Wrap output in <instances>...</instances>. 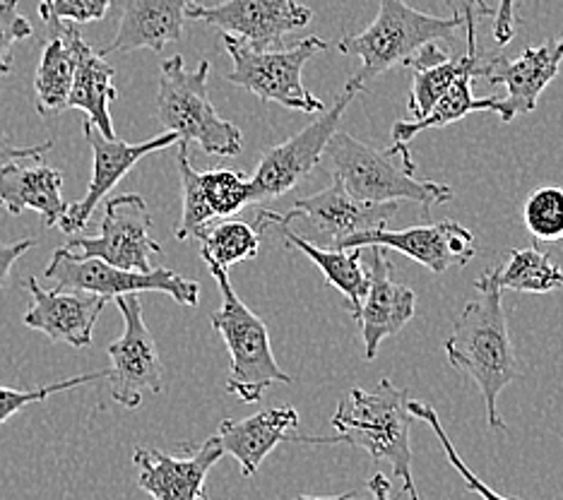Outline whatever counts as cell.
Instances as JSON below:
<instances>
[{
  "instance_id": "cell-24",
  "label": "cell",
  "mask_w": 563,
  "mask_h": 500,
  "mask_svg": "<svg viewBox=\"0 0 563 500\" xmlns=\"http://www.w3.org/2000/svg\"><path fill=\"white\" fill-rule=\"evenodd\" d=\"M48 38L42 51L40 68L34 75V104L42 115H58L68 109L75 66H78V44L82 34L73 22L51 20Z\"/></svg>"
},
{
  "instance_id": "cell-22",
  "label": "cell",
  "mask_w": 563,
  "mask_h": 500,
  "mask_svg": "<svg viewBox=\"0 0 563 500\" xmlns=\"http://www.w3.org/2000/svg\"><path fill=\"white\" fill-rule=\"evenodd\" d=\"M561 63L563 36L544 46L525 48L516 60H508L506 56L496 54L489 75H486V82L506 87L508 99L504 101L516 119L520 113H530L537 109V101H540L542 92L559 75Z\"/></svg>"
},
{
  "instance_id": "cell-36",
  "label": "cell",
  "mask_w": 563,
  "mask_h": 500,
  "mask_svg": "<svg viewBox=\"0 0 563 500\" xmlns=\"http://www.w3.org/2000/svg\"><path fill=\"white\" fill-rule=\"evenodd\" d=\"M51 147H54V140H46V143L34 145V147H18L8 135H0V166H5L10 162H20V159L44 157Z\"/></svg>"
},
{
  "instance_id": "cell-28",
  "label": "cell",
  "mask_w": 563,
  "mask_h": 500,
  "mask_svg": "<svg viewBox=\"0 0 563 500\" xmlns=\"http://www.w3.org/2000/svg\"><path fill=\"white\" fill-rule=\"evenodd\" d=\"M496 281L501 289L520 293H549L563 289V269L552 255L537 248H514L504 267H496Z\"/></svg>"
},
{
  "instance_id": "cell-39",
  "label": "cell",
  "mask_w": 563,
  "mask_h": 500,
  "mask_svg": "<svg viewBox=\"0 0 563 500\" xmlns=\"http://www.w3.org/2000/svg\"><path fill=\"white\" fill-rule=\"evenodd\" d=\"M291 500H354V493H342V496H297Z\"/></svg>"
},
{
  "instance_id": "cell-35",
  "label": "cell",
  "mask_w": 563,
  "mask_h": 500,
  "mask_svg": "<svg viewBox=\"0 0 563 500\" xmlns=\"http://www.w3.org/2000/svg\"><path fill=\"white\" fill-rule=\"evenodd\" d=\"M516 0H501L496 15H494V42L498 46H506L516 34Z\"/></svg>"
},
{
  "instance_id": "cell-29",
  "label": "cell",
  "mask_w": 563,
  "mask_h": 500,
  "mask_svg": "<svg viewBox=\"0 0 563 500\" xmlns=\"http://www.w3.org/2000/svg\"><path fill=\"white\" fill-rule=\"evenodd\" d=\"M194 236L200 241L202 258H208L224 269L243 260H253L261 248V231L246 222L234 220L205 224Z\"/></svg>"
},
{
  "instance_id": "cell-10",
  "label": "cell",
  "mask_w": 563,
  "mask_h": 500,
  "mask_svg": "<svg viewBox=\"0 0 563 500\" xmlns=\"http://www.w3.org/2000/svg\"><path fill=\"white\" fill-rule=\"evenodd\" d=\"M150 231L152 214L147 202L135 192H125V196L107 200L99 236L75 234L63 248L78 260L99 258L113 267L150 273V258L162 253V246L152 238Z\"/></svg>"
},
{
  "instance_id": "cell-41",
  "label": "cell",
  "mask_w": 563,
  "mask_h": 500,
  "mask_svg": "<svg viewBox=\"0 0 563 500\" xmlns=\"http://www.w3.org/2000/svg\"><path fill=\"white\" fill-rule=\"evenodd\" d=\"M200 500H210V498H208V496H205V493H202V498H200Z\"/></svg>"
},
{
  "instance_id": "cell-14",
  "label": "cell",
  "mask_w": 563,
  "mask_h": 500,
  "mask_svg": "<svg viewBox=\"0 0 563 500\" xmlns=\"http://www.w3.org/2000/svg\"><path fill=\"white\" fill-rule=\"evenodd\" d=\"M82 135L89 143V147H92L95 166H92V178H89V188L85 192V198L68 204L66 214L60 216L58 226L66 236H75L80 234V231H85L89 220H92L97 204L121 184V178L131 171L140 159H145L147 154H155L159 149H166L174 143H178V135L164 131L162 135L147 140V143L131 145V143H123V140L101 135V131L92 121L82 123Z\"/></svg>"
},
{
  "instance_id": "cell-3",
  "label": "cell",
  "mask_w": 563,
  "mask_h": 500,
  "mask_svg": "<svg viewBox=\"0 0 563 500\" xmlns=\"http://www.w3.org/2000/svg\"><path fill=\"white\" fill-rule=\"evenodd\" d=\"M463 22V12L457 8H453L451 18H437L409 8L402 0H380L376 20L362 34L342 36L338 42L340 54L362 60L360 73L347 87L356 95L366 92L368 80L395 66H405L421 46L453 38Z\"/></svg>"
},
{
  "instance_id": "cell-26",
  "label": "cell",
  "mask_w": 563,
  "mask_h": 500,
  "mask_svg": "<svg viewBox=\"0 0 563 500\" xmlns=\"http://www.w3.org/2000/svg\"><path fill=\"white\" fill-rule=\"evenodd\" d=\"M472 82H475V77H470V75L457 77V80L445 89V95L431 107V111L424 115V119H417V121L407 119V121L395 123V127H393L395 143L409 145L419 133L429 131V127H445L451 123L463 121L465 115L475 113V111L496 113L504 123L514 121V113H510L504 99H477L475 95H472Z\"/></svg>"
},
{
  "instance_id": "cell-13",
  "label": "cell",
  "mask_w": 563,
  "mask_h": 500,
  "mask_svg": "<svg viewBox=\"0 0 563 500\" xmlns=\"http://www.w3.org/2000/svg\"><path fill=\"white\" fill-rule=\"evenodd\" d=\"M186 18L208 22L249 48L265 51L277 46L289 32L306 27L313 12L297 0H224L214 8L190 5Z\"/></svg>"
},
{
  "instance_id": "cell-34",
  "label": "cell",
  "mask_w": 563,
  "mask_h": 500,
  "mask_svg": "<svg viewBox=\"0 0 563 500\" xmlns=\"http://www.w3.org/2000/svg\"><path fill=\"white\" fill-rule=\"evenodd\" d=\"M113 0H51L44 22H97L104 20Z\"/></svg>"
},
{
  "instance_id": "cell-23",
  "label": "cell",
  "mask_w": 563,
  "mask_h": 500,
  "mask_svg": "<svg viewBox=\"0 0 563 500\" xmlns=\"http://www.w3.org/2000/svg\"><path fill=\"white\" fill-rule=\"evenodd\" d=\"M299 412L294 407H275L265 412L253 414L249 419H224L220 423L222 451L236 457L243 477H255L263 459L271 455L275 447L287 441L291 429H297Z\"/></svg>"
},
{
  "instance_id": "cell-19",
  "label": "cell",
  "mask_w": 563,
  "mask_h": 500,
  "mask_svg": "<svg viewBox=\"0 0 563 500\" xmlns=\"http://www.w3.org/2000/svg\"><path fill=\"white\" fill-rule=\"evenodd\" d=\"M224 451L217 435L205 441L194 457H174L155 447H135L137 486L155 500H200L208 471Z\"/></svg>"
},
{
  "instance_id": "cell-1",
  "label": "cell",
  "mask_w": 563,
  "mask_h": 500,
  "mask_svg": "<svg viewBox=\"0 0 563 500\" xmlns=\"http://www.w3.org/2000/svg\"><path fill=\"white\" fill-rule=\"evenodd\" d=\"M475 289L479 297L457 315L451 337L445 340V356L455 370L475 380L492 429L501 431L506 423L498 414V395L520 376V366L508 335L501 303L504 289L496 281V267L486 269L475 281Z\"/></svg>"
},
{
  "instance_id": "cell-30",
  "label": "cell",
  "mask_w": 563,
  "mask_h": 500,
  "mask_svg": "<svg viewBox=\"0 0 563 500\" xmlns=\"http://www.w3.org/2000/svg\"><path fill=\"white\" fill-rule=\"evenodd\" d=\"M522 222L537 241L563 238V188L544 186L534 190L522 208Z\"/></svg>"
},
{
  "instance_id": "cell-9",
  "label": "cell",
  "mask_w": 563,
  "mask_h": 500,
  "mask_svg": "<svg viewBox=\"0 0 563 500\" xmlns=\"http://www.w3.org/2000/svg\"><path fill=\"white\" fill-rule=\"evenodd\" d=\"M44 277L54 281L60 291H85L109 301L143 291L169 293L176 303L186 308H196L200 301L198 281L176 275L169 267H152L150 273H140V269L113 267L99 258L78 260L66 248H58L51 255Z\"/></svg>"
},
{
  "instance_id": "cell-31",
  "label": "cell",
  "mask_w": 563,
  "mask_h": 500,
  "mask_svg": "<svg viewBox=\"0 0 563 500\" xmlns=\"http://www.w3.org/2000/svg\"><path fill=\"white\" fill-rule=\"evenodd\" d=\"M407 409H409V414L424 421L427 426H431V431L437 433V438H439V443H441V447H443V453H445L448 462H451V465L457 469L460 477H463V481H465V486H467V491L477 493L482 500H516V498H506V496H501V493H496L489 484L482 481V479L477 477V474L467 467V462H465L463 457H460V453L455 451L453 441L448 438V433H445L443 423H441V419H439V414H437V409H433V407L427 404V402H412V400L407 402Z\"/></svg>"
},
{
  "instance_id": "cell-40",
  "label": "cell",
  "mask_w": 563,
  "mask_h": 500,
  "mask_svg": "<svg viewBox=\"0 0 563 500\" xmlns=\"http://www.w3.org/2000/svg\"><path fill=\"white\" fill-rule=\"evenodd\" d=\"M48 3H51V0H40V15H42V20L46 18V10H48Z\"/></svg>"
},
{
  "instance_id": "cell-25",
  "label": "cell",
  "mask_w": 563,
  "mask_h": 500,
  "mask_svg": "<svg viewBox=\"0 0 563 500\" xmlns=\"http://www.w3.org/2000/svg\"><path fill=\"white\" fill-rule=\"evenodd\" d=\"M113 75H117V70H113L107 56H101L82 38L78 44V66H75L73 75L68 109H82L89 115L87 121H92L101 135L107 137H117L109 111L111 101L119 97Z\"/></svg>"
},
{
  "instance_id": "cell-6",
  "label": "cell",
  "mask_w": 563,
  "mask_h": 500,
  "mask_svg": "<svg viewBox=\"0 0 563 500\" xmlns=\"http://www.w3.org/2000/svg\"><path fill=\"white\" fill-rule=\"evenodd\" d=\"M332 171L350 196L364 202H419L421 208H437L453 200V188L437 181L415 178V166L395 164L398 147L386 152L364 145L347 133H335L325 147Z\"/></svg>"
},
{
  "instance_id": "cell-18",
  "label": "cell",
  "mask_w": 563,
  "mask_h": 500,
  "mask_svg": "<svg viewBox=\"0 0 563 500\" xmlns=\"http://www.w3.org/2000/svg\"><path fill=\"white\" fill-rule=\"evenodd\" d=\"M368 287L362 308L354 313V320L362 327L366 346V358H376L383 340L395 337L415 318V291L398 285L390 275V263L380 246H368Z\"/></svg>"
},
{
  "instance_id": "cell-7",
  "label": "cell",
  "mask_w": 563,
  "mask_h": 500,
  "mask_svg": "<svg viewBox=\"0 0 563 500\" xmlns=\"http://www.w3.org/2000/svg\"><path fill=\"white\" fill-rule=\"evenodd\" d=\"M398 212V202H364L350 196L340 178L316 192L291 204V210L277 214L273 210H261L253 214V226L265 231L267 226L279 229H303L299 236L313 246L340 251L342 241L360 234V231L386 226L390 216ZM297 234V231H294Z\"/></svg>"
},
{
  "instance_id": "cell-37",
  "label": "cell",
  "mask_w": 563,
  "mask_h": 500,
  "mask_svg": "<svg viewBox=\"0 0 563 500\" xmlns=\"http://www.w3.org/2000/svg\"><path fill=\"white\" fill-rule=\"evenodd\" d=\"M36 246L34 238H24L15 243H0V289L8 285L12 265H15L24 253L32 251Z\"/></svg>"
},
{
  "instance_id": "cell-2",
  "label": "cell",
  "mask_w": 563,
  "mask_h": 500,
  "mask_svg": "<svg viewBox=\"0 0 563 500\" xmlns=\"http://www.w3.org/2000/svg\"><path fill=\"white\" fill-rule=\"evenodd\" d=\"M409 390L395 388L388 378H380L374 392L354 388L347 400L338 404L332 416L335 435H294L289 443H316V445H354L362 447L376 462L393 467V477L402 481V491L409 500H419V491L412 474V447H409V426L412 414L407 409Z\"/></svg>"
},
{
  "instance_id": "cell-4",
  "label": "cell",
  "mask_w": 563,
  "mask_h": 500,
  "mask_svg": "<svg viewBox=\"0 0 563 500\" xmlns=\"http://www.w3.org/2000/svg\"><path fill=\"white\" fill-rule=\"evenodd\" d=\"M208 77L210 60H200L198 70L188 73L184 56L166 58L159 68L157 121L166 133L196 143L210 157H236L243 149V133L212 107Z\"/></svg>"
},
{
  "instance_id": "cell-5",
  "label": "cell",
  "mask_w": 563,
  "mask_h": 500,
  "mask_svg": "<svg viewBox=\"0 0 563 500\" xmlns=\"http://www.w3.org/2000/svg\"><path fill=\"white\" fill-rule=\"evenodd\" d=\"M202 260L222 291L220 311L210 320L212 327L222 335L229 356H232L227 392L236 395L246 404L261 402L265 390L273 385H291V376L277 366L267 325L241 301L232 281H229L227 269L208 258Z\"/></svg>"
},
{
  "instance_id": "cell-33",
  "label": "cell",
  "mask_w": 563,
  "mask_h": 500,
  "mask_svg": "<svg viewBox=\"0 0 563 500\" xmlns=\"http://www.w3.org/2000/svg\"><path fill=\"white\" fill-rule=\"evenodd\" d=\"M32 32V22L20 12V0H0V77L12 73V48Z\"/></svg>"
},
{
  "instance_id": "cell-32",
  "label": "cell",
  "mask_w": 563,
  "mask_h": 500,
  "mask_svg": "<svg viewBox=\"0 0 563 500\" xmlns=\"http://www.w3.org/2000/svg\"><path fill=\"white\" fill-rule=\"evenodd\" d=\"M107 376H109V370H97V374L73 376L66 380L44 385V388H36V390H15V388H5V385H0V423H5L10 416H15L18 412H22L24 407H30L34 402H44V400H48V397L73 390V388H80V385L107 380Z\"/></svg>"
},
{
  "instance_id": "cell-20",
  "label": "cell",
  "mask_w": 563,
  "mask_h": 500,
  "mask_svg": "<svg viewBox=\"0 0 563 500\" xmlns=\"http://www.w3.org/2000/svg\"><path fill=\"white\" fill-rule=\"evenodd\" d=\"M196 3L200 0H121L119 32L99 54H128L137 48L159 54L166 44H174L184 36L186 10Z\"/></svg>"
},
{
  "instance_id": "cell-15",
  "label": "cell",
  "mask_w": 563,
  "mask_h": 500,
  "mask_svg": "<svg viewBox=\"0 0 563 500\" xmlns=\"http://www.w3.org/2000/svg\"><path fill=\"white\" fill-rule=\"evenodd\" d=\"M393 248L407 258L424 265L431 273H445L451 267H463L477 255L475 234L457 222H437L427 226H412L400 231H388L386 226L360 231V234L342 241L340 251L350 248Z\"/></svg>"
},
{
  "instance_id": "cell-11",
  "label": "cell",
  "mask_w": 563,
  "mask_h": 500,
  "mask_svg": "<svg viewBox=\"0 0 563 500\" xmlns=\"http://www.w3.org/2000/svg\"><path fill=\"white\" fill-rule=\"evenodd\" d=\"M356 92L344 87L340 99L332 104L325 115H318L287 143L275 145L263 154L258 169L251 176V192L253 202L267 198H282L291 188H297L306 176H309L318 164H321L330 137L338 133L344 111L352 104Z\"/></svg>"
},
{
  "instance_id": "cell-38",
  "label": "cell",
  "mask_w": 563,
  "mask_h": 500,
  "mask_svg": "<svg viewBox=\"0 0 563 500\" xmlns=\"http://www.w3.org/2000/svg\"><path fill=\"white\" fill-rule=\"evenodd\" d=\"M368 491L374 496V500H393L390 498V479L386 474H374V477L368 479Z\"/></svg>"
},
{
  "instance_id": "cell-12",
  "label": "cell",
  "mask_w": 563,
  "mask_h": 500,
  "mask_svg": "<svg viewBox=\"0 0 563 500\" xmlns=\"http://www.w3.org/2000/svg\"><path fill=\"white\" fill-rule=\"evenodd\" d=\"M123 315V335L109 344L111 397L128 409L143 404V395H159L164 388L162 362L155 337L145 325L137 293L113 299Z\"/></svg>"
},
{
  "instance_id": "cell-8",
  "label": "cell",
  "mask_w": 563,
  "mask_h": 500,
  "mask_svg": "<svg viewBox=\"0 0 563 500\" xmlns=\"http://www.w3.org/2000/svg\"><path fill=\"white\" fill-rule=\"evenodd\" d=\"M224 48L234 60V70L227 75V80L249 89L261 101H275L285 109L321 113L325 104L316 99L301 82V70L313 56L328 51V44L321 36H306L289 48H265L255 51L239 38L224 34Z\"/></svg>"
},
{
  "instance_id": "cell-17",
  "label": "cell",
  "mask_w": 563,
  "mask_h": 500,
  "mask_svg": "<svg viewBox=\"0 0 563 500\" xmlns=\"http://www.w3.org/2000/svg\"><path fill=\"white\" fill-rule=\"evenodd\" d=\"M30 305L24 313V325L44 332L51 342H66L70 346H89L95 337V325L109 299L85 291L44 289L36 277L27 279Z\"/></svg>"
},
{
  "instance_id": "cell-27",
  "label": "cell",
  "mask_w": 563,
  "mask_h": 500,
  "mask_svg": "<svg viewBox=\"0 0 563 500\" xmlns=\"http://www.w3.org/2000/svg\"><path fill=\"white\" fill-rule=\"evenodd\" d=\"M279 234L285 236V243L289 248L301 251L328 279L330 287H335L350 303L352 315L360 311L362 301L366 297L368 275L362 265V251L364 248H350V251H330L313 246L299 234H294L291 229H279Z\"/></svg>"
},
{
  "instance_id": "cell-21",
  "label": "cell",
  "mask_w": 563,
  "mask_h": 500,
  "mask_svg": "<svg viewBox=\"0 0 563 500\" xmlns=\"http://www.w3.org/2000/svg\"><path fill=\"white\" fill-rule=\"evenodd\" d=\"M0 208L15 216L34 210L46 229L56 226L68 210L63 198V174L44 164L42 157L0 166Z\"/></svg>"
},
{
  "instance_id": "cell-16",
  "label": "cell",
  "mask_w": 563,
  "mask_h": 500,
  "mask_svg": "<svg viewBox=\"0 0 563 500\" xmlns=\"http://www.w3.org/2000/svg\"><path fill=\"white\" fill-rule=\"evenodd\" d=\"M178 174H181L184 190V212L181 222L176 224L174 236L186 241L205 224L234 216L243 208L253 204L251 178L239 171L217 169V171H196L188 162V143L178 140Z\"/></svg>"
}]
</instances>
